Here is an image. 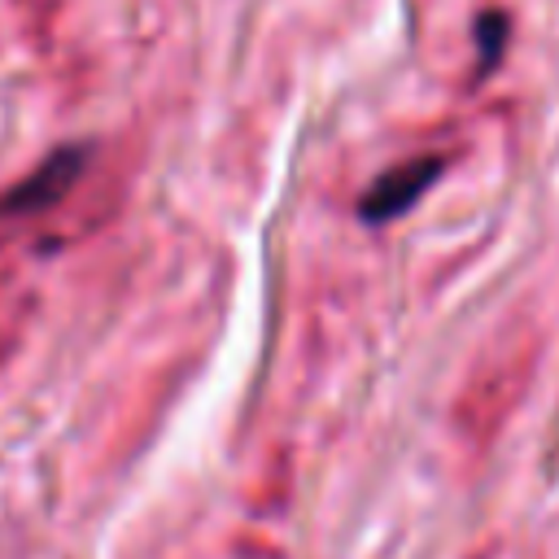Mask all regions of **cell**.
Here are the masks:
<instances>
[{
    "label": "cell",
    "mask_w": 559,
    "mask_h": 559,
    "mask_svg": "<svg viewBox=\"0 0 559 559\" xmlns=\"http://www.w3.org/2000/svg\"><path fill=\"white\" fill-rule=\"evenodd\" d=\"M92 148L87 144H66L48 153L35 170H26L17 183L0 192V253L17 249L26 236L39 231L44 218H52L87 179Z\"/></svg>",
    "instance_id": "obj_1"
},
{
    "label": "cell",
    "mask_w": 559,
    "mask_h": 559,
    "mask_svg": "<svg viewBox=\"0 0 559 559\" xmlns=\"http://www.w3.org/2000/svg\"><path fill=\"white\" fill-rule=\"evenodd\" d=\"M441 170H445V157H441V153H419V157H406V162L389 166V170L376 175L371 188L362 192L358 214H362L367 223H389V218H397L402 210H411V205L428 192V183H432Z\"/></svg>",
    "instance_id": "obj_2"
},
{
    "label": "cell",
    "mask_w": 559,
    "mask_h": 559,
    "mask_svg": "<svg viewBox=\"0 0 559 559\" xmlns=\"http://www.w3.org/2000/svg\"><path fill=\"white\" fill-rule=\"evenodd\" d=\"M502 31H507V22H502V13H485V22H480V52L493 61L498 57V44H502Z\"/></svg>",
    "instance_id": "obj_3"
}]
</instances>
